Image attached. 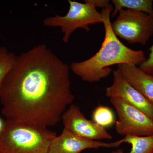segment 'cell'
Returning <instances> with one entry per match:
<instances>
[{
	"mask_svg": "<svg viewBox=\"0 0 153 153\" xmlns=\"http://www.w3.org/2000/svg\"><path fill=\"white\" fill-rule=\"evenodd\" d=\"M70 69L45 44L17 55L0 88L3 115L28 124L57 125L74 99Z\"/></svg>",
	"mask_w": 153,
	"mask_h": 153,
	"instance_id": "cell-1",
	"label": "cell"
},
{
	"mask_svg": "<svg viewBox=\"0 0 153 153\" xmlns=\"http://www.w3.org/2000/svg\"><path fill=\"white\" fill-rule=\"evenodd\" d=\"M113 10L111 4L102 9L100 13L105 28V37L99 50L89 59L73 62L69 66L74 74L85 82H98L107 77L112 71L110 67L112 65L130 63L140 66L146 59L144 52L126 47L115 35L110 20Z\"/></svg>",
	"mask_w": 153,
	"mask_h": 153,
	"instance_id": "cell-2",
	"label": "cell"
},
{
	"mask_svg": "<svg viewBox=\"0 0 153 153\" xmlns=\"http://www.w3.org/2000/svg\"><path fill=\"white\" fill-rule=\"evenodd\" d=\"M56 135L47 127L7 120L0 134V153H49Z\"/></svg>",
	"mask_w": 153,
	"mask_h": 153,
	"instance_id": "cell-3",
	"label": "cell"
},
{
	"mask_svg": "<svg viewBox=\"0 0 153 153\" xmlns=\"http://www.w3.org/2000/svg\"><path fill=\"white\" fill-rule=\"evenodd\" d=\"M82 3L75 1L68 0L69 8L65 16L55 15L44 19L43 23L50 27H60L63 34L64 43L69 41L71 35L76 29H83L89 33V26L103 23L101 14L91 2L90 0H85Z\"/></svg>",
	"mask_w": 153,
	"mask_h": 153,
	"instance_id": "cell-4",
	"label": "cell"
},
{
	"mask_svg": "<svg viewBox=\"0 0 153 153\" xmlns=\"http://www.w3.org/2000/svg\"><path fill=\"white\" fill-rule=\"evenodd\" d=\"M111 27L117 37L129 44L145 46L153 35V16L140 11L122 9Z\"/></svg>",
	"mask_w": 153,
	"mask_h": 153,
	"instance_id": "cell-5",
	"label": "cell"
},
{
	"mask_svg": "<svg viewBox=\"0 0 153 153\" xmlns=\"http://www.w3.org/2000/svg\"><path fill=\"white\" fill-rule=\"evenodd\" d=\"M117 114L115 130L119 134L148 136L153 135V120L142 111L116 99H110Z\"/></svg>",
	"mask_w": 153,
	"mask_h": 153,
	"instance_id": "cell-6",
	"label": "cell"
},
{
	"mask_svg": "<svg viewBox=\"0 0 153 153\" xmlns=\"http://www.w3.org/2000/svg\"><path fill=\"white\" fill-rule=\"evenodd\" d=\"M64 129L77 136L91 140L112 139L106 128L87 119L79 107L71 105L62 114Z\"/></svg>",
	"mask_w": 153,
	"mask_h": 153,
	"instance_id": "cell-7",
	"label": "cell"
},
{
	"mask_svg": "<svg viewBox=\"0 0 153 153\" xmlns=\"http://www.w3.org/2000/svg\"><path fill=\"white\" fill-rule=\"evenodd\" d=\"M113 82L105 90L110 99L120 100L142 111L153 120V104L131 86L118 69L113 71Z\"/></svg>",
	"mask_w": 153,
	"mask_h": 153,
	"instance_id": "cell-8",
	"label": "cell"
},
{
	"mask_svg": "<svg viewBox=\"0 0 153 153\" xmlns=\"http://www.w3.org/2000/svg\"><path fill=\"white\" fill-rule=\"evenodd\" d=\"M122 143L121 140L112 143H105L85 139L63 128L62 133L54 137L50 142L49 153H80L87 149L118 148Z\"/></svg>",
	"mask_w": 153,
	"mask_h": 153,
	"instance_id": "cell-9",
	"label": "cell"
},
{
	"mask_svg": "<svg viewBox=\"0 0 153 153\" xmlns=\"http://www.w3.org/2000/svg\"><path fill=\"white\" fill-rule=\"evenodd\" d=\"M117 66L128 82L153 104V76L134 64L123 63Z\"/></svg>",
	"mask_w": 153,
	"mask_h": 153,
	"instance_id": "cell-10",
	"label": "cell"
},
{
	"mask_svg": "<svg viewBox=\"0 0 153 153\" xmlns=\"http://www.w3.org/2000/svg\"><path fill=\"white\" fill-rule=\"evenodd\" d=\"M111 2L114 5L111 17L115 16L123 9L140 11L153 16V0H112Z\"/></svg>",
	"mask_w": 153,
	"mask_h": 153,
	"instance_id": "cell-11",
	"label": "cell"
},
{
	"mask_svg": "<svg viewBox=\"0 0 153 153\" xmlns=\"http://www.w3.org/2000/svg\"><path fill=\"white\" fill-rule=\"evenodd\" d=\"M123 143L131 145L130 151L128 153H153V135L148 136L127 135L122 139ZM109 153H125L118 149Z\"/></svg>",
	"mask_w": 153,
	"mask_h": 153,
	"instance_id": "cell-12",
	"label": "cell"
},
{
	"mask_svg": "<svg viewBox=\"0 0 153 153\" xmlns=\"http://www.w3.org/2000/svg\"><path fill=\"white\" fill-rule=\"evenodd\" d=\"M92 119L94 123L105 128L110 127L116 123L112 110L103 105H99L94 110Z\"/></svg>",
	"mask_w": 153,
	"mask_h": 153,
	"instance_id": "cell-13",
	"label": "cell"
},
{
	"mask_svg": "<svg viewBox=\"0 0 153 153\" xmlns=\"http://www.w3.org/2000/svg\"><path fill=\"white\" fill-rule=\"evenodd\" d=\"M17 55L4 46H0V88L6 75L13 66Z\"/></svg>",
	"mask_w": 153,
	"mask_h": 153,
	"instance_id": "cell-14",
	"label": "cell"
},
{
	"mask_svg": "<svg viewBox=\"0 0 153 153\" xmlns=\"http://www.w3.org/2000/svg\"><path fill=\"white\" fill-rule=\"evenodd\" d=\"M149 56L138 67L147 74L153 76V44L149 49Z\"/></svg>",
	"mask_w": 153,
	"mask_h": 153,
	"instance_id": "cell-15",
	"label": "cell"
},
{
	"mask_svg": "<svg viewBox=\"0 0 153 153\" xmlns=\"http://www.w3.org/2000/svg\"><path fill=\"white\" fill-rule=\"evenodd\" d=\"M90 1L96 8L99 7L102 9H105L111 4L108 0H90Z\"/></svg>",
	"mask_w": 153,
	"mask_h": 153,
	"instance_id": "cell-16",
	"label": "cell"
},
{
	"mask_svg": "<svg viewBox=\"0 0 153 153\" xmlns=\"http://www.w3.org/2000/svg\"><path fill=\"white\" fill-rule=\"evenodd\" d=\"M5 122L0 117V134L2 132L4 127Z\"/></svg>",
	"mask_w": 153,
	"mask_h": 153,
	"instance_id": "cell-17",
	"label": "cell"
}]
</instances>
